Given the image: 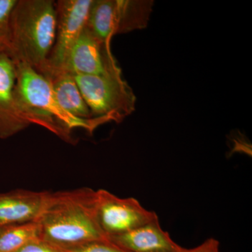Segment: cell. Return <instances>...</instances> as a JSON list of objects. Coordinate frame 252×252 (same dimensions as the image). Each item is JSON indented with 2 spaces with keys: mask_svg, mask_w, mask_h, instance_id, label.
I'll return each instance as SVG.
<instances>
[{
  "mask_svg": "<svg viewBox=\"0 0 252 252\" xmlns=\"http://www.w3.org/2000/svg\"><path fill=\"white\" fill-rule=\"evenodd\" d=\"M36 221L41 240L58 248L109 240L97 222L96 190L87 187L49 192Z\"/></svg>",
  "mask_w": 252,
  "mask_h": 252,
  "instance_id": "cell-1",
  "label": "cell"
},
{
  "mask_svg": "<svg viewBox=\"0 0 252 252\" xmlns=\"http://www.w3.org/2000/svg\"><path fill=\"white\" fill-rule=\"evenodd\" d=\"M56 1L16 0L9 16V44L6 55L36 72L44 67L54 46Z\"/></svg>",
  "mask_w": 252,
  "mask_h": 252,
  "instance_id": "cell-2",
  "label": "cell"
},
{
  "mask_svg": "<svg viewBox=\"0 0 252 252\" xmlns=\"http://www.w3.org/2000/svg\"><path fill=\"white\" fill-rule=\"evenodd\" d=\"M16 94L18 104L31 125L44 127L69 143L74 142L72 131L82 128L92 132L107 123L103 119L81 120L65 112L58 103L49 83L34 68L16 63Z\"/></svg>",
  "mask_w": 252,
  "mask_h": 252,
  "instance_id": "cell-3",
  "label": "cell"
},
{
  "mask_svg": "<svg viewBox=\"0 0 252 252\" xmlns=\"http://www.w3.org/2000/svg\"><path fill=\"white\" fill-rule=\"evenodd\" d=\"M93 119L122 122L135 110L136 96L120 72L105 75L72 74Z\"/></svg>",
  "mask_w": 252,
  "mask_h": 252,
  "instance_id": "cell-4",
  "label": "cell"
},
{
  "mask_svg": "<svg viewBox=\"0 0 252 252\" xmlns=\"http://www.w3.org/2000/svg\"><path fill=\"white\" fill-rule=\"evenodd\" d=\"M153 0H93L86 26L99 40L147 28Z\"/></svg>",
  "mask_w": 252,
  "mask_h": 252,
  "instance_id": "cell-5",
  "label": "cell"
},
{
  "mask_svg": "<svg viewBox=\"0 0 252 252\" xmlns=\"http://www.w3.org/2000/svg\"><path fill=\"white\" fill-rule=\"evenodd\" d=\"M93 0L56 1V37L45 64L39 71L42 76L66 72L73 46L86 26Z\"/></svg>",
  "mask_w": 252,
  "mask_h": 252,
  "instance_id": "cell-6",
  "label": "cell"
},
{
  "mask_svg": "<svg viewBox=\"0 0 252 252\" xmlns=\"http://www.w3.org/2000/svg\"><path fill=\"white\" fill-rule=\"evenodd\" d=\"M96 215L107 238L127 233L158 218L156 212L144 208L135 198H119L104 189L96 190Z\"/></svg>",
  "mask_w": 252,
  "mask_h": 252,
  "instance_id": "cell-7",
  "label": "cell"
},
{
  "mask_svg": "<svg viewBox=\"0 0 252 252\" xmlns=\"http://www.w3.org/2000/svg\"><path fill=\"white\" fill-rule=\"evenodd\" d=\"M66 72L72 74L105 75L120 72L110 49V42H104L85 26L68 59Z\"/></svg>",
  "mask_w": 252,
  "mask_h": 252,
  "instance_id": "cell-8",
  "label": "cell"
},
{
  "mask_svg": "<svg viewBox=\"0 0 252 252\" xmlns=\"http://www.w3.org/2000/svg\"><path fill=\"white\" fill-rule=\"evenodd\" d=\"M16 65L6 54L0 56V139H8L31 124L18 104Z\"/></svg>",
  "mask_w": 252,
  "mask_h": 252,
  "instance_id": "cell-9",
  "label": "cell"
},
{
  "mask_svg": "<svg viewBox=\"0 0 252 252\" xmlns=\"http://www.w3.org/2000/svg\"><path fill=\"white\" fill-rule=\"evenodd\" d=\"M127 252H178L182 247L162 230L158 218L123 234L108 238Z\"/></svg>",
  "mask_w": 252,
  "mask_h": 252,
  "instance_id": "cell-10",
  "label": "cell"
},
{
  "mask_svg": "<svg viewBox=\"0 0 252 252\" xmlns=\"http://www.w3.org/2000/svg\"><path fill=\"white\" fill-rule=\"evenodd\" d=\"M49 191L16 189L0 193V224L25 223L37 220Z\"/></svg>",
  "mask_w": 252,
  "mask_h": 252,
  "instance_id": "cell-11",
  "label": "cell"
},
{
  "mask_svg": "<svg viewBox=\"0 0 252 252\" xmlns=\"http://www.w3.org/2000/svg\"><path fill=\"white\" fill-rule=\"evenodd\" d=\"M43 77L49 83L58 103L65 112L81 120L94 119L71 73L63 71Z\"/></svg>",
  "mask_w": 252,
  "mask_h": 252,
  "instance_id": "cell-12",
  "label": "cell"
},
{
  "mask_svg": "<svg viewBox=\"0 0 252 252\" xmlns=\"http://www.w3.org/2000/svg\"><path fill=\"white\" fill-rule=\"evenodd\" d=\"M40 239L39 223L35 220L0 226V252H14L27 244Z\"/></svg>",
  "mask_w": 252,
  "mask_h": 252,
  "instance_id": "cell-13",
  "label": "cell"
},
{
  "mask_svg": "<svg viewBox=\"0 0 252 252\" xmlns=\"http://www.w3.org/2000/svg\"><path fill=\"white\" fill-rule=\"evenodd\" d=\"M16 0H0V56L6 54L9 44V16Z\"/></svg>",
  "mask_w": 252,
  "mask_h": 252,
  "instance_id": "cell-14",
  "label": "cell"
},
{
  "mask_svg": "<svg viewBox=\"0 0 252 252\" xmlns=\"http://www.w3.org/2000/svg\"><path fill=\"white\" fill-rule=\"evenodd\" d=\"M64 252H127L108 241H94L71 248H61Z\"/></svg>",
  "mask_w": 252,
  "mask_h": 252,
  "instance_id": "cell-15",
  "label": "cell"
},
{
  "mask_svg": "<svg viewBox=\"0 0 252 252\" xmlns=\"http://www.w3.org/2000/svg\"><path fill=\"white\" fill-rule=\"evenodd\" d=\"M14 252H64L62 249L58 248L44 240H36L20 248Z\"/></svg>",
  "mask_w": 252,
  "mask_h": 252,
  "instance_id": "cell-16",
  "label": "cell"
},
{
  "mask_svg": "<svg viewBox=\"0 0 252 252\" xmlns=\"http://www.w3.org/2000/svg\"><path fill=\"white\" fill-rule=\"evenodd\" d=\"M178 252H220V242L215 238H209L194 248L185 249L182 247Z\"/></svg>",
  "mask_w": 252,
  "mask_h": 252,
  "instance_id": "cell-17",
  "label": "cell"
},
{
  "mask_svg": "<svg viewBox=\"0 0 252 252\" xmlns=\"http://www.w3.org/2000/svg\"><path fill=\"white\" fill-rule=\"evenodd\" d=\"M1 225H2L0 224V226H1Z\"/></svg>",
  "mask_w": 252,
  "mask_h": 252,
  "instance_id": "cell-18",
  "label": "cell"
}]
</instances>
